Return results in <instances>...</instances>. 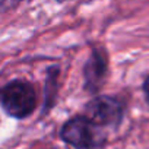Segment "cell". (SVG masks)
<instances>
[{
	"label": "cell",
	"mask_w": 149,
	"mask_h": 149,
	"mask_svg": "<svg viewBox=\"0 0 149 149\" xmlns=\"http://www.w3.org/2000/svg\"><path fill=\"white\" fill-rule=\"evenodd\" d=\"M60 137L64 143L76 149H97L105 140L100 127L85 116H76L67 120L60 130Z\"/></svg>",
	"instance_id": "cell-2"
},
{
	"label": "cell",
	"mask_w": 149,
	"mask_h": 149,
	"mask_svg": "<svg viewBox=\"0 0 149 149\" xmlns=\"http://www.w3.org/2000/svg\"><path fill=\"white\" fill-rule=\"evenodd\" d=\"M143 94H145V98H146V101L149 102V74L146 76V79H145V82H143Z\"/></svg>",
	"instance_id": "cell-7"
},
{
	"label": "cell",
	"mask_w": 149,
	"mask_h": 149,
	"mask_svg": "<svg viewBox=\"0 0 149 149\" xmlns=\"http://www.w3.org/2000/svg\"><path fill=\"white\" fill-rule=\"evenodd\" d=\"M22 2H24V0H0V13L8 12L10 9H15Z\"/></svg>",
	"instance_id": "cell-6"
},
{
	"label": "cell",
	"mask_w": 149,
	"mask_h": 149,
	"mask_svg": "<svg viewBox=\"0 0 149 149\" xmlns=\"http://www.w3.org/2000/svg\"><path fill=\"white\" fill-rule=\"evenodd\" d=\"M58 76H60V67L51 66L47 69L45 74V88H44V108L42 113H48L57 101L58 94Z\"/></svg>",
	"instance_id": "cell-5"
},
{
	"label": "cell",
	"mask_w": 149,
	"mask_h": 149,
	"mask_svg": "<svg viewBox=\"0 0 149 149\" xmlns=\"http://www.w3.org/2000/svg\"><path fill=\"white\" fill-rule=\"evenodd\" d=\"M37 91L28 81H12L0 88V105L13 118H26L37 108Z\"/></svg>",
	"instance_id": "cell-1"
},
{
	"label": "cell",
	"mask_w": 149,
	"mask_h": 149,
	"mask_svg": "<svg viewBox=\"0 0 149 149\" xmlns=\"http://www.w3.org/2000/svg\"><path fill=\"white\" fill-rule=\"evenodd\" d=\"M108 72L107 54L102 48L94 47L84 66V88L89 94H98Z\"/></svg>",
	"instance_id": "cell-4"
},
{
	"label": "cell",
	"mask_w": 149,
	"mask_h": 149,
	"mask_svg": "<svg viewBox=\"0 0 149 149\" xmlns=\"http://www.w3.org/2000/svg\"><path fill=\"white\" fill-rule=\"evenodd\" d=\"M84 116L89 118L95 126H113L117 127L124 116L123 104L110 95H97L86 105Z\"/></svg>",
	"instance_id": "cell-3"
}]
</instances>
